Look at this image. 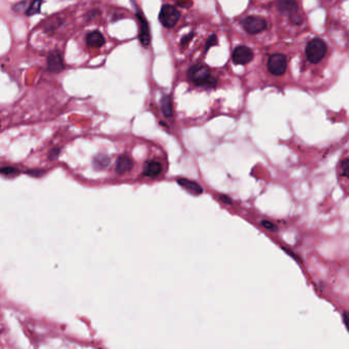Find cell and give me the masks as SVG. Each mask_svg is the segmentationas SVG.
Here are the masks:
<instances>
[{"mask_svg": "<svg viewBox=\"0 0 349 349\" xmlns=\"http://www.w3.org/2000/svg\"><path fill=\"white\" fill-rule=\"evenodd\" d=\"M188 78L190 82L206 90H212L217 86V79L211 75L209 68L205 64H194L188 70Z\"/></svg>", "mask_w": 349, "mask_h": 349, "instance_id": "1", "label": "cell"}, {"mask_svg": "<svg viewBox=\"0 0 349 349\" xmlns=\"http://www.w3.org/2000/svg\"><path fill=\"white\" fill-rule=\"evenodd\" d=\"M326 50H328V48H326V42L322 39L314 38L308 43L305 54H306V58L310 62L318 64L324 58Z\"/></svg>", "mask_w": 349, "mask_h": 349, "instance_id": "2", "label": "cell"}, {"mask_svg": "<svg viewBox=\"0 0 349 349\" xmlns=\"http://www.w3.org/2000/svg\"><path fill=\"white\" fill-rule=\"evenodd\" d=\"M278 10L282 14L289 16L292 23L296 25H300L302 23V18L298 14L299 6L296 0H278Z\"/></svg>", "mask_w": 349, "mask_h": 349, "instance_id": "3", "label": "cell"}, {"mask_svg": "<svg viewBox=\"0 0 349 349\" xmlns=\"http://www.w3.org/2000/svg\"><path fill=\"white\" fill-rule=\"evenodd\" d=\"M180 18V10L171 4H164L159 14V20L165 28H173Z\"/></svg>", "mask_w": 349, "mask_h": 349, "instance_id": "4", "label": "cell"}, {"mask_svg": "<svg viewBox=\"0 0 349 349\" xmlns=\"http://www.w3.org/2000/svg\"><path fill=\"white\" fill-rule=\"evenodd\" d=\"M243 28L245 31L251 35L264 32L268 28V22L261 16H247L243 20Z\"/></svg>", "mask_w": 349, "mask_h": 349, "instance_id": "5", "label": "cell"}, {"mask_svg": "<svg viewBox=\"0 0 349 349\" xmlns=\"http://www.w3.org/2000/svg\"><path fill=\"white\" fill-rule=\"evenodd\" d=\"M268 69L274 76H282L287 70V58L284 54H274L270 56Z\"/></svg>", "mask_w": 349, "mask_h": 349, "instance_id": "6", "label": "cell"}, {"mask_svg": "<svg viewBox=\"0 0 349 349\" xmlns=\"http://www.w3.org/2000/svg\"><path fill=\"white\" fill-rule=\"evenodd\" d=\"M253 58V50L245 46H240L236 48L232 54V60L236 64H247L252 62Z\"/></svg>", "mask_w": 349, "mask_h": 349, "instance_id": "7", "label": "cell"}, {"mask_svg": "<svg viewBox=\"0 0 349 349\" xmlns=\"http://www.w3.org/2000/svg\"><path fill=\"white\" fill-rule=\"evenodd\" d=\"M46 67L48 71L52 74H58L64 69L62 56L60 50H56L48 54L46 60Z\"/></svg>", "mask_w": 349, "mask_h": 349, "instance_id": "8", "label": "cell"}, {"mask_svg": "<svg viewBox=\"0 0 349 349\" xmlns=\"http://www.w3.org/2000/svg\"><path fill=\"white\" fill-rule=\"evenodd\" d=\"M136 18L138 20V24H140L138 39L144 46H148L150 43L152 36H150V26H148V20L144 18V16L140 10L136 12Z\"/></svg>", "mask_w": 349, "mask_h": 349, "instance_id": "9", "label": "cell"}, {"mask_svg": "<svg viewBox=\"0 0 349 349\" xmlns=\"http://www.w3.org/2000/svg\"><path fill=\"white\" fill-rule=\"evenodd\" d=\"M163 166L158 161H148L144 168V176L146 178H155L162 173Z\"/></svg>", "mask_w": 349, "mask_h": 349, "instance_id": "10", "label": "cell"}, {"mask_svg": "<svg viewBox=\"0 0 349 349\" xmlns=\"http://www.w3.org/2000/svg\"><path fill=\"white\" fill-rule=\"evenodd\" d=\"M106 43L104 35L100 31H92L86 36V44L92 48H100Z\"/></svg>", "mask_w": 349, "mask_h": 349, "instance_id": "11", "label": "cell"}, {"mask_svg": "<svg viewBox=\"0 0 349 349\" xmlns=\"http://www.w3.org/2000/svg\"><path fill=\"white\" fill-rule=\"evenodd\" d=\"M134 167V162L132 160V158L126 156V155H123V156H120L118 159H117V162H116V172L118 174H125L127 172H129L130 170L132 169Z\"/></svg>", "mask_w": 349, "mask_h": 349, "instance_id": "12", "label": "cell"}, {"mask_svg": "<svg viewBox=\"0 0 349 349\" xmlns=\"http://www.w3.org/2000/svg\"><path fill=\"white\" fill-rule=\"evenodd\" d=\"M161 110L163 115L166 118H172L173 117V104L171 96L168 94H163L161 98Z\"/></svg>", "mask_w": 349, "mask_h": 349, "instance_id": "13", "label": "cell"}, {"mask_svg": "<svg viewBox=\"0 0 349 349\" xmlns=\"http://www.w3.org/2000/svg\"><path fill=\"white\" fill-rule=\"evenodd\" d=\"M178 182L182 188H184L188 192H192L194 194H200L203 192V188H201V186L199 184H197V182H192V180H186V178H180V180H178Z\"/></svg>", "mask_w": 349, "mask_h": 349, "instance_id": "14", "label": "cell"}, {"mask_svg": "<svg viewBox=\"0 0 349 349\" xmlns=\"http://www.w3.org/2000/svg\"><path fill=\"white\" fill-rule=\"evenodd\" d=\"M43 4V0H33V2L28 6L26 14L27 16H34L40 12L41 6Z\"/></svg>", "mask_w": 349, "mask_h": 349, "instance_id": "15", "label": "cell"}, {"mask_svg": "<svg viewBox=\"0 0 349 349\" xmlns=\"http://www.w3.org/2000/svg\"><path fill=\"white\" fill-rule=\"evenodd\" d=\"M108 163H110V158L104 156V155H98V157H96L94 165L96 169L102 170V169L106 168L108 165Z\"/></svg>", "mask_w": 349, "mask_h": 349, "instance_id": "16", "label": "cell"}, {"mask_svg": "<svg viewBox=\"0 0 349 349\" xmlns=\"http://www.w3.org/2000/svg\"><path fill=\"white\" fill-rule=\"evenodd\" d=\"M340 169L342 176L349 178V159H343L340 162Z\"/></svg>", "mask_w": 349, "mask_h": 349, "instance_id": "17", "label": "cell"}, {"mask_svg": "<svg viewBox=\"0 0 349 349\" xmlns=\"http://www.w3.org/2000/svg\"><path fill=\"white\" fill-rule=\"evenodd\" d=\"M260 224L261 226H262V228H264L266 230H270V232H276L278 230V226L274 224V222H270V220H261L260 222Z\"/></svg>", "mask_w": 349, "mask_h": 349, "instance_id": "18", "label": "cell"}, {"mask_svg": "<svg viewBox=\"0 0 349 349\" xmlns=\"http://www.w3.org/2000/svg\"><path fill=\"white\" fill-rule=\"evenodd\" d=\"M217 42H218V39H217V36L215 34H211L210 37L208 38L207 42H206V46H205V52H207L210 48L214 46H217Z\"/></svg>", "mask_w": 349, "mask_h": 349, "instance_id": "19", "label": "cell"}, {"mask_svg": "<svg viewBox=\"0 0 349 349\" xmlns=\"http://www.w3.org/2000/svg\"><path fill=\"white\" fill-rule=\"evenodd\" d=\"M27 8H28V6H27V2H18V4H16L12 8V10L14 12H27Z\"/></svg>", "mask_w": 349, "mask_h": 349, "instance_id": "20", "label": "cell"}, {"mask_svg": "<svg viewBox=\"0 0 349 349\" xmlns=\"http://www.w3.org/2000/svg\"><path fill=\"white\" fill-rule=\"evenodd\" d=\"M18 172V170L16 168H14V167H2V173L6 174V176H10V174H16Z\"/></svg>", "mask_w": 349, "mask_h": 349, "instance_id": "21", "label": "cell"}, {"mask_svg": "<svg viewBox=\"0 0 349 349\" xmlns=\"http://www.w3.org/2000/svg\"><path fill=\"white\" fill-rule=\"evenodd\" d=\"M60 148H52L50 150V160H54L56 158H58V155H60Z\"/></svg>", "mask_w": 349, "mask_h": 349, "instance_id": "22", "label": "cell"}, {"mask_svg": "<svg viewBox=\"0 0 349 349\" xmlns=\"http://www.w3.org/2000/svg\"><path fill=\"white\" fill-rule=\"evenodd\" d=\"M342 316H343V322H344V324L346 326V329L349 332V312H344Z\"/></svg>", "mask_w": 349, "mask_h": 349, "instance_id": "23", "label": "cell"}, {"mask_svg": "<svg viewBox=\"0 0 349 349\" xmlns=\"http://www.w3.org/2000/svg\"><path fill=\"white\" fill-rule=\"evenodd\" d=\"M192 37H194V33H190V34H188V35H186L182 39V41H180V43H182V46H184V44H186V43H188L192 39Z\"/></svg>", "mask_w": 349, "mask_h": 349, "instance_id": "24", "label": "cell"}, {"mask_svg": "<svg viewBox=\"0 0 349 349\" xmlns=\"http://www.w3.org/2000/svg\"><path fill=\"white\" fill-rule=\"evenodd\" d=\"M220 201L224 202V204H232V199H230V197H228V196H224V194L220 196Z\"/></svg>", "mask_w": 349, "mask_h": 349, "instance_id": "25", "label": "cell"}]
</instances>
